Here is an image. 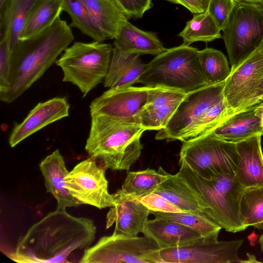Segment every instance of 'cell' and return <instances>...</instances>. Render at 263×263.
I'll return each instance as SVG.
<instances>
[{"instance_id": "cell-38", "label": "cell", "mask_w": 263, "mask_h": 263, "mask_svg": "<svg viewBox=\"0 0 263 263\" xmlns=\"http://www.w3.org/2000/svg\"><path fill=\"white\" fill-rule=\"evenodd\" d=\"M263 42V41H262ZM263 97V80L259 88L258 92L256 97V101L257 102L261 101V98Z\"/></svg>"}, {"instance_id": "cell-34", "label": "cell", "mask_w": 263, "mask_h": 263, "mask_svg": "<svg viewBox=\"0 0 263 263\" xmlns=\"http://www.w3.org/2000/svg\"><path fill=\"white\" fill-rule=\"evenodd\" d=\"M235 3V0H210L206 11L220 31L227 26Z\"/></svg>"}, {"instance_id": "cell-32", "label": "cell", "mask_w": 263, "mask_h": 263, "mask_svg": "<svg viewBox=\"0 0 263 263\" xmlns=\"http://www.w3.org/2000/svg\"><path fill=\"white\" fill-rule=\"evenodd\" d=\"M155 218L172 220L198 231L202 237L219 232L222 228L204 213L195 212L166 213L151 211Z\"/></svg>"}, {"instance_id": "cell-42", "label": "cell", "mask_w": 263, "mask_h": 263, "mask_svg": "<svg viewBox=\"0 0 263 263\" xmlns=\"http://www.w3.org/2000/svg\"><path fill=\"white\" fill-rule=\"evenodd\" d=\"M262 5L263 6V3H262Z\"/></svg>"}, {"instance_id": "cell-21", "label": "cell", "mask_w": 263, "mask_h": 263, "mask_svg": "<svg viewBox=\"0 0 263 263\" xmlns=\"http://www.w3.org/2000/svg\"><path fill=\"white\" fill-rule=\"evenodd\" d=\"M114 47L129 54L157 55L165 48L157 33L145 31L136 27L125 19L122 23L119 33L114 39Z\"/></svg>"}, {"instance_id": "cell-33", "label": "cell", "mask_w": 263, "mask_h": 263, "mask_svg": "<svg viewBox=\"0 0 263 263\" xmlns=\"http://www.w3.org/2000/svg\"><path fill=\"white\" fill-rule=\"evenodd\" d=\"M240 208L247 228L253 227L263 231V186L245 189Z\"/></svg>"}, {"instance_id": "cell-16", "label": "cell", "mask_w": 263, "mask_h": 263, "mask_svg": "<svg viewBox=\"0 0 263 263\" xmlns=\"http://www.w3.org/2000/svg\"><path fill=\"white\" fill-rule=\"evenodd\" d=\"M186 93L175 89L151 87L146 104L138 116L145 130H161L166 127Z\"/></svg>"}, {"instance_id": "cell-12", "label": "cell", "mask_w": 263, "mask_h": 263, "mask_svg": "<svg viewBox=\"0 0 263 263\" xmlns=\"http://www.w3.org/2000/svg\"><path fill=\"white\" fill-rule=\"evenodd\" d=\"M106 169L96 159L89 157L78 163L66 177V186L78 204L102 209L116 204L109 194Z\"/></svg>"}, {"instance_id": "cell-23", "label": "cell", "mask_w": 263, "mask_h": 263, "mask_svg": "<svg viewBox=\"0 0 263 263\" xmlns=\"http://www.w3.org/2000/svg\"><path fill=\"white\" fill-rule=\"evenodd\" d=\"M145 65L139 55L125 53L114 47L104 87L109 89L132 86L137 83Z\"/></svg>"}, {"instance_id": "cell-24", "label": "cell", "mask_w": 263, "mask_h": 263, "mask_svg": "<svg viewBox=\"0 0 263 263\" xmlns=\"http://www.w3.org/2000/svg\"><path fill=\"white\" fill-rule=\"evenodd\" d=\"M160 195L184 212L205 214V208L182 177L168 173L167 179L154 192Z\"/></svg>"}, {"instance_id": "cell-22", "label": "cell", "mask_w": 263, "mask_h": 263, "mask_svg": "<svg viewBox=\"0 0 263 263\" xmlns=\"http://www.w3.org/2000/svg\"><path fill=\"white\" fill-rule=\"evenodd\" d=\"M258 103L228 118L211 133L222 140L235 144L257 134L263 136L261 118L256 110Z\"/></svg>"}, {"instance_id": "cell-14", "label": "cell", "mask_w": 263, "mask_h": 263, "mask_svg": "<svg viewBox=\"0 0 263 263\" xmlns=\"http://www.w3.org/2000/svg\"><path fill=\"white\" fill-rule=\"evenodd\" d=\"M151 88L132 86L124 88H109L91 102L90 116L138 119L147 102Z\"/></svg>"}, {"instance_id": "cell-28", "label": "cell", "mask_w": 263, "mask_h": 263, "mask_svg": "<svg viewBox=\"0 0 263 263\" xmlns=\"http://www.w3.org/2000/svg\"><path fill=\"white\" fill-rule=\"evenodd\" d=\"M35 0H7L1 9V29L10 37L11 51L20 39Z\"/></svg>"}, {"instance_id": "cell-40", "label": "cell", "mask_w": 263, "mask_h": 263, "mask_svg": "<svg viewBox=\"0 0 263 263\" xmlns=\"http://www.w3.org/2000/svg\"><path fill=\"white\" fill-rule=\"evenodd\" d=\"M259 243L260 246L261 251H263V233L259 236Z\"/></svg>"}, {"instance_id": "cell-6", "label": "cell", "mask_w": 263, "mask_h": 263, "mask_svg": "<svg viewBox=\"0 0 263 263\" xmlns=\"http://www.w3.org/2000/svg\"><path fill=\"white\" fill-rule=\"evenodd\" d=\"M198 50L187 45L167 49L146 64L137 83L187 93L207 85L201 72Z\"/></svg>"}, {"instance_id": "cell-8", "label": "cell", "mask_w": 263, "mask_h": 263, "mask_svg": "<svg viewBox=\"0 0 263 263\" xmlns=\"http://www.w3.org/2000/svg\"><path fill=\"white\" fill-rule=\"evenodd\" d=\"M179 163L184 162L200 177L210 179L220 173H235L239 155L235 143L211 132L182 142Z\"/></svg>"}, {"instance_id": "cell-25", "label": "cell", "mask_w": 263, "mask_h": 263, "mask_svg": "<svg viewBox=\"0 0 263 263\" xmlns=\"http://www.w3.org/2000/svg\"><path fill=\"white\" fill-rule=\"evenodd\" d=\"M93 20L107 37L115 39L122 22L128 17L115 0H82Z\"/></svg>"}, {"instance_id": "cell-39", "label": "cell", "mask_w": 263, "mask_h": 263, "mask_svg": "<svg viewBox=\"0 0 263 263\" xmlns=\"http://www.w3.org/2000/svg\"><path fill=\"white\" fill-rule=\"evenodd\" d=\"M237 2H245L262 4L263 0H235Z\"/></svg>"}, {"instance_id": "cell-30", "label": "cell", "mask_w": 263, "mask_h": 263, "mask_svg": "<svg viewBox=\"0 0 263 263\" xmlns=\"http://www.w3.org/2000/svg\"><path fill=\"white\" fill-rule=\"evenodd\" d=\"M63 11L71 19L70 27H75L93 41L108 40L91 15L82 0H62Z\"/></svg>"}, {"instance_id": "cell-5", "label": "cell", "mask_w": 263, "mask_h": 263, "mask_svg": "<svg viewBox=\"0 0 263 263\" xmlns=\"http://www.w3.org/2000/svg\"><path fill=\"white\" fill-rule=\"evenodd\" d=\"M178 172L203 204L205 214L229 232L247 229L242 220L240 201L245 188L235 173H220L204 179L184 162Z\"/></svg>"}, {"instance_id": "cell-17", "label": "cell", "mask_w": 263, "mask_h": 263, "mask_svg": "<svg viewBox=\"0 0 263 263\" xmlns=\"http://www.w3.org/2000/svg\"><path fill=\"white\" fill-rule=\"evenodd\" d=\"M70 105L65 97L39 102L24 120L13 128L9 139L11 147L50 124L69 116Z\"/></svg>"}, {"instance_id": "cell-31", "label": "cell", "mask_w": 263, "mask_h": 263, "mask_svg": "<svg viewBox=\"0 0 263 263\" xmlns=\"http://www.w3.org/2000/svg\"><path fill=\"white\" fill-rule=\"evenodd\" d=\"M200 69L208 84L224 82L229 77L231 67L227 57L220 51L205 48L198 50Z\"/></svg>"}, {"instance_id": "cell-20", "label": "cell", "mask_w": 263, "mask_h": 263, "mask_svg": "<svg viewBox=\"0 0 263 263\" xmlns=\"http://www.w3.org/2000/svg\"><path fill=\"white\" fill-rule=\"evenodd\" d=\"M141 233L153 239L161 250L187 245L202 237L198 231L189 227L157 218L148 219Z\"/></svg>"}, {"instance_id": "cell-7", "label": "cell", "mask_w": 263, "mask_h": 263, "mask_svg": "<svg viewBox=\"0 0 263 263\" xmlns=\"http://www.w3.org/2000/svg\"><path fill=\"white\" fill-rule=\"evenodd\" d=\"M113 49L103 42H74L55 62L63 71V81L76 85L85 97L104 80Z\"/></svg>"}, {"instance_id": "cell-35", "label": "cell", "mask_w": 263, "mask_h": 263, "mask_svg": "<svg viewBox=\"0 0 263 263\" xmlns=\"http://www.w3.org/2000/svg\"><path fill=\"white\" fill-rule=\"evenodd\" d=\"M10 37L7 31L3 32L0 42V93L5 92L8 85L10 68Z\"/></svg>"}, {"instance_id": "cell-15", "label": "cell", "mask_w": 263, "mask_h": 263, "mask_svg": "<svg viewBox=\"0 0 263 263\" xmlns=\"http://www.w3.org/2000/svg\"><path fill=\"white\" fill-rule=\"evenodd\" d=\"M113 196L116 204L106 215V229L115 223L113 234L137 236L142 232L151 211L138 199L122 195L117 191Z\"/></svg>"}, {"instance_id": "cell-19", "label": "cell", "mask_w": 263, "mask_h": 263, "mask_svg": "<svg viewBox=\"0 0 263 263\" xmlns=\"http://www.w3.org/2000/svg\"><path fill=\"white\" fill-rule=\"evenodd\" d=\"M39 167L47 192L50 193L57 200V209L66 210L67 208L79 206L67 188L66 177L69 172L59 149L44 158Z\"/></svg>"}, {"instance_id": "cell-37", "label": "cell", "mask_w": 263, "mask_h": 263, "mask_svg": "<svg viewBox=\"0 0 263 263\" xmlns=\"http://www.w3.org/2000/svg\"><path fill=\"white\" fill-rule=\"evenodd\" d=\"M179 4L186 8L193 14H199L206 11L210 0H165Z\"/></svg>"}, {"instance_id": "cell-1", "label": "cell", "mask_w": 263, "mask_h": 263, "mask_svg": "<svg viewBox=\"0 0 263 263\" xmlns=\"http://www.w3.org/2000/svg\"><path fill=\"white\" fill-rule=\"evenodd\" d=\"M96 232L92 219L57 209L31 226L8 257L19 263L69 262L72 252L90 247Z\"/></svg>"}, {"instance_id": "cell-36", "label": "cell", "mask_w": 263, "mask_h": 263, "mask_svg": "<svg viewBox=\"0 0 263 263\" xmlns=\"http://www.w3.org/2000/svg\"><path fill=\"white\" fill-rule=\"evenodd\" d=\"M142 203L150 211L166 213L184 212L164 198L152 193L139 199Z\"/></svg>"}, {"instance_id": "cell-27", "label": "cell", "mask_w": 263, "mask_h": 263, "mask_svg": "<svg viewBox=\"0 0 263 263\" xmlns=\"http://www.w3.org/2000/svg\"><path fill=\"white\" fill-rule=\"evenodd\" d=\"M168 173L161 166L158 172L147 168L136 172H128L121 188L117 191L122 195L139 199L154 193L165 181Z\"/></svg>"}, {"instance_id": "cell-26", "label": "cell", "mask_w": 263, "mask_h": 263, "mask_svg": "<svg viewBox=\"0 0 263 263\" xmlns=\"http://www.w3.org/2000/svg\"><path fill=\"white\" fill-rule=\"evenodd\" d=\"M63 11L62 0H35L20 40L29 38L49 27Z\"/></svg>"}, {"instance_id": "cell-11", "label": "cell", "mask_w": 263, "mask_h": 263, "mask_svg": "<svg viewBox=\"0 0 263 263\" xmlns=\"http://www.w3.org/2000/svg\"><path fill=\"white\" fill-rule=\"evenodd\" d=\"M262 80L263 42L231 67L223 90L228 118L258 103L256 97Z\"/></svg>"}, {"instance_id": "cell-41", "label": "cell", "mask_w": 263, "mask_h": 263, "mask_svg": "<svg viewBox=\"0 0 263 263\" xmlns=\"http://www.w3.org/2000/svg\"><path fill=\"white\" fill-rule=\"evenodd\" d=\"M7 0H0V9H1L4 6Z\"/></svg>"}, {"instance_id": "cell-9", "label": "cell", "mask_w": 263, "mask_h": 263, "mask_svg": "<svg viewBox=\"0 0 263 263\" xmlns=\"http://www.w3.org/2000/svg\"><path fill=\"white\" fill-rule=\"evenodd\" d=\"M222 31L229 63L231 67H234L263 41V6L236 2Z\"/></svg>"}, {"instance_id": "cell-10", "label": "cell", "mask_w": 263, "mask_h": 263, "mask_svg": "<svg viewBox=\"0 0 263 263\" xmlns=\"http://www.w3.org/2000/svg\"><path fill=\"white\" fill-rule=\"evenodd\" d=\"M160 248L151 238L112 234L84 250L81 263H159Z\"/></svg>"}, {"instance_id": "cell-29", "label": "cell", "mask_w": 263, "mask_h": 263, "mask_svg": "<svg viewBox=\"0 0 263 263\" xmlns=\"http://www.w3.org/2000/svg\"><path fill=\"white\" fill-rule=\"evenodd\" d=\"M178 36L182 39L183 44L187 45L199 41L210 42L222 37L220 30L207 11L194 14Z\"/></svg>"}, {"instance_id": "cell-4", "label": "cell", "mask_w": 263, "mask_h": 263, "mask_svg": "<svg viewBox=\"0 0 263 263\" xmlns=\"http://www.w3.org/2000/svg\"><path fill=\"white\" fill-rule=\"evenodd\" d=\"M224 82L207 84L186 93L156 140L184 142L212 132L228 118Z\"/></svg>"}, {"instance_id": "cell-2", "label": "cell", "mask_w": 263, "mask_h": 263, "mask_svg": "<svg viewBox=\"0 0 263 263\" xmlns=\"http://www.w3.org/2000/svg\"><path fill=\"white\" fill-rule=\"evenodd\" d=\"M70 26L59 18L51 26L29 38L19 40L11 51L10 68L3 102L16 100L37 81L73 41Z\"/></svg>"}, {"instance_id": "cell-3", "label": "cell", "mask_w": 263, "mask_h": 263, "mask_svg": "<svg viewBox=\"0 0 263 263\" xmlns=\"http://www.w3.org/2000/svg\"><path fill=\"white\" fill-rule=\"evenodd\" d=\"M145 131L137 118L91 116L85 149L106 170L128 171L141 154L140 137Z\"/></svg>"}, {"instance_id": "cell-18", "label": "cell", "mask_w": 263, "mask_h": 263, "mask_svg": "<svg viewBox=\"0 0 263 263\" xmlns=\"http://www.w3.org/2000/svg\"><path fill=\"white\" fill-rule=\"evenodd\" d=\"M261 134L236 144L239 155L235 175L245 188L263 186V153Z\"/></svg>"}, {"instance_id": "cell-13", "label": "cell", "mask_w": 263, "mask_h": 263, "mask_svg": "<svg viewBox=\"0 0 263 263\" xmlns=\"http://www.w3.org/2000/svg\"><path fill=\"white\" fill-rule=\"evenodd\" d=\"M219 232L201 237L187 245L161 249V262L231 263L240 262L238 250L244 240L219 241Z\"/></svg>"}]
</instances>
